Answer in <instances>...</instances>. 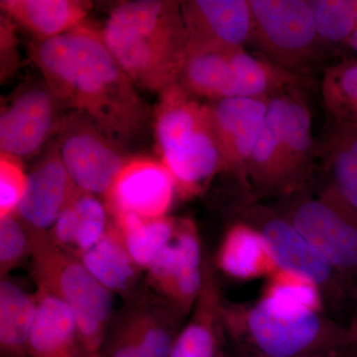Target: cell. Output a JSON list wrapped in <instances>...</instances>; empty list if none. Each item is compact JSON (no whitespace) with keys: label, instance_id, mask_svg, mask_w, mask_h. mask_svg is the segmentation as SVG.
<instances>
[{"label":"cell","instance_id":"1","mask_svg":"<svg viewBox=\"0 0 357 357\" xmlns=\"http://www.w3.org/2000/svg\"><path fill=\"white\" fill-rule=\"evenodd\" d=\"M29 57L63 107L88 117L121 147L139 139L151 123L149 107L100 28L84 22L55 38L34 41Z\"/></svg>","mask_w":357,"mask_h":357},{"label":"cell","instance_id":"2","mask_svg":"<svg viewBox=\"0 0 357 357\" xmlns=\"http://www.w3.org/2000/svg\"><path fill=\"white\" fill-rule=\"evenodd\" d=\"M100 31L138 89L160 95L178 83L188 51L181 1L121 2L110 11Z\"/></svg>","mask_w":357,"mask_h":357},{"label":"cell","instance_id":"3","mask_svg":"<svg viewBox=\"0 0 357 357\" xmlns=\"http://www.w3.org/2000/svg\"><path fill=\"white\" fill-rule=\"evenodd\" d=\"M222 316L236 351L267 357H352L349 326L326 312L279 314L258 300L225 302Z\"/></svg>","mask_w":357,"mask_h":357},{"label":"cell","instance_id":"4","mask_svg":"<svg viewBox=\"0 0 357 357\" xmlns=\"http://www.w3.org/2000/svg\"><path fill=\"white\" fill-rule=\"evenodd\" d=\"M153 123L161 161L181 196H196L225 171L210 103L173 84L160 93Z\"/></svg>","mask_w":357,"mask_h":357},{"label":"cell","instance_id":"5","mask_svg":"<svg viewBox=\"0 0 357 357\" xmlns=\"http://www.w3.org/2000/svg\"><path fill=\"white\" fill-rule=\"evenodd\" d=\"M31 252L38 285L55 294L72 310L86 357H102L114 307L112 293L89 273L81 260L44 234H32Z\"/></svg>","mask_w":357,"mask_h":357},{"label":"cell","instance_id":"6","mask_svg":"<svg viewBox=\"0 0 357 357\" xmlns=\"http://www.w3.org/2000/svg\"><path fill=\"white\" fill-rule=\"evenodd\" d=\"M274 208L356 289L357 215L335 192L325 187L312 196L305 189Z\"/></svg>","mask_w":357,"mask_h":357},{"label":"cell","instance_id":"7","mask_svg":"<svg viewBox=\"0 0 357 357\" xmlns=\"http://www.w3.org/2000/svg\"><path fill=\"white\" fill-rule=\"evenodd\" d=\"M250 43L282 69L302 76L318 62L326 44L314 26L309 0H249Z\"/></svg>","mask_w":357,"mask_h":357},{"label":"cell","instance_id":"8","mask_svg":"<svg viewBox=\"0 0 357 357\" xmlns=\"http://www.w3.org/2000/svg\"><path fill=\"white\" fill-rule=\"evenodd\" d=\"M238 215L237 220L255 227L265 239L277 269L311 279L321 291L326 309H342L351 284L312 248L287 218L274 206L251 199L238 208Z\"/></svg>","mask_w":357,"mask_h":357},{"label":"cell","instance_id":"9","mask_svg":"<svg viewBox=\"0 0 357 357\" xmlns=\"http://www.w3.org/2000/svg\"><path fill=\"white\" fill-rule=\"evenodd\" d=\"M59 156L81 191L105 196L130 156L110 140L91 119L70 110L55 141Z\"/></svg>","mask_w":357,"mask_h":357},{"label":"cell","instance_id":"10","mask_svg":"<svg viewBox=\"0 0 357 357\" xmlns=\"http://www.w3.org/2000/svg\"><path fill=\"white\" fill-rule=\"evenodd\" d=\"M62 107L43 77L21 86L1 109V153L20 160L38 154L54 133H58L65 116L61 114Z\"/></svg>","mask_w":357,"mask_h":357},{"label":"cell","instance_id":"11","mask_svg":"<svg viewBox=\"0 0 357 357\" xmlns=\"http://www.w3.org/2000/svg\"><path fill=\"white\" fill-rule=\"evenodd\" d=\"M204 262L196 225L188 218L176 220L172 238L156 255L148 272L155 287L182 317L189 314L201 293Z\"/></svg>","mask_w":357,"mask_h":357},{"label":"cell","instance_id":"12","mask_svg":"<svg viewBox=\"0 0 357 357\" xmlns=\"http://www.w3.org/2000/svg\"><path fill=\"white\" fill-rule=\"evenodd\" d=\"M175 192L172 175L161 160L131 157L105 194V208L114 218L126 213L166 217Z\"/></svg>","mask_w":357,"mask_h":357},{"label":"cell","instance_id":"13","mask_svg":"<svg viewBox=\"0 0 357 357\" xmlns=\"http://www.w3.org/2000/svg\"><path fill=\"white\" fill-rule=\"evenodd\" d=\"M270 98H234L210 102L225 171L231 173L245 191L249 161L264 126Z\"/></svg>","mask_w":357,"mask_h":357},{"label":"cell","instance_id":"14","mask_svg":"<svg viewBox=\"0 0 357 357\" xmlns=\"http://www.w3.org/2000/svg\"><path fill=\"white\" fill-rule=\"evenodd\" d=\"M297 89V88H296ZM294 89L272 96L268 103L264 126L248 164V192L250 199L291 196L286 162L287 129L291 93Z\"/></svg>","mask_w":357,"mask_h":357},{"label":"cell","instance_id":"15","mask_svg":"<svg viewBox=\"0 0 357 357\" xmlns=\"http://www.w3.org/2000/svg\"><path fill=\"white\" fill-rule=\"evenodd\" d=\"M81 191L75 185L55 142L29 173L15 215L34 234H43L53 227L61 213Z\"/></svg>","mask_w":357,"mask_h":357},{"label":"cell","instance_id":"16","mask_svg":"<svg viewBox=\"0 0 357 357\" xmlns=\"http://www.w3.org/2000/svg\"><path fill=\"white\" fill-rule=\"evenodd\" d=\"M187 30L188 48H244L252 36L249 0L181 1Z\"/></svg>","mask_w":357,"mask_h":357},{"label":"cell","instance_id":"17","mask_svg":"<svg viewBox=\"0 0 357 357\" xmlns=\"http://www.w3.org/2000/svg\"><path fill=\"white\" fill-rule=\"evenodd\" d=\"M223 300L215 270L204 262V282L189 323L178 332L170 357H225Z\"/></svg>","mask_w":357,"mask_h":357},{"label":"cell","instance_id":"18","mask_svg":"<svg viewBox=\"0 0 357 357\" xmlns=\"http://www.w3.org/2000/svg\"><path fill=\"white\" fill-rule=\"evenodd\" d=\"M28 344L29 357H86L76 319L67 304L41 286Z\"/></svg>","mask_w":357,"mask_h":357},{"label":"cell","instance_id":"19","mask_svg":"<svg viewBox=\"0 0 357 357\" xmlns=\"http://www.w3.org/2000/svg\"><path fill=\"white\" fill-rule=\"evenodd\" d=\"M2 13L35 41L55 38L86 22L91 2L84 0H1Z\"/></svg>","mask_w":357,"mask_h":357},{"label":"cell","instance_id":"20","mask_svg":"<svg viewBox=\"0 0 357 357\" xmlns=\"http://www.w3.org/2000/svg\"><path fill=\"white\" fill-rule=\"evenodd\" d=\"M217 265L227 276L237 280L269 277L277 270L273 256L261 234L239 220L223 236L218 251Z\"/></svg>","mask_w":357,"mask_h":357},{"label":"cell","instance_id":"21","mask_svg":"<svg viewBox=\"0 0 357 357\" xmlns=\"http://www.w3.org/2000/svg\"><path fill=\"white\" fill-rule=\"evenodd\" d=\"M319 146L330 181L326 185L357 215V123L331 119Z\"/></svg>","mask_w":357,"mask_h":357},{"label":"cell","instance_id":"22","mask_svg":"<svg viewBox=\"0 0 357 357\" xmlns=\"http://www.w3.org/2000/svg\"><path fill=\"white\" fill-rule=\"evenodd\" d=\"M107 208L95 195L79 191L61 213L53 229V243L79 258L105 236Z\"/></svg>","mask_w":357,"mask_h":357},{"label":"cell","instance_id":"23","mask_svg":"<svg viewBox=\"0 0 357 357\" xmlns=\"http://www.w3.org/2000/svg\"><path fill=\"white\" fill-rule=\"evenodd\" d=\"M300 88L291 93L287 129H286V162L291 196L307 189L314 170L319 146L312 137V114Z\"/></svg>","mask_w":357,"mask_h":357},{"label":"cell","instance_id":"24","mask_svg":"<svg viewBox=\"0 0 357 357\" xmlns=\"http://www.w3.org/2000/svg\"><path fill=\"white\" fill-rule=\"evenodd\" d=\"M79 260L112 293L126 292L135 283L138 266L128 255L116 225L109 227L100 241Z\"/></svg>","mask_w":357,"mask_h":357},{"label":"cell","instance_id":"25","mask_svg":"<svg viewBox=\"0 0 357 357\" xmlns=\"http://www.w3.org/2000/svg\"><path fill=\"white\" fill-rule=\"evenodd\" d=\"M36 299L14 284L0 283V351L2 357H29L28 344L36 317Z\"/></svg>","mask_w":357,"mask_h":357},{"label":"cell","instance_id":"26","mask_svg":"<svg viewBox=\"0 0 357 357\" xmlns=\"http://www.w3.org/2000/svg\"><path fill=\"white\" fill-rule=\"evenodd\" d=\"M259 301L270 311L287 316L326 310L323 294L311 279L283 269L267 277Z\"/></svg>","mask_w":357,"mask_h":357},{"label":"cell","instance_id":"27","mask_svg":"<svg viewBox=\"0 0 357 357\" xmlns=\"http://www.w3.org/2000/svg\"><path fill=\"white\" fill-rule=\"evenodd\" d=\"M178 333L173 321L144 314L131 321L102 357H170Z\"/></svg>","mask_w":357,"mask_h":357},{"label":"cell","instance_id":"28","mask_svg":"<svg viewBox=\"0 0 357 357\" xmlns=\"http://www.w3.org/2000/svg\"><path fill=\"white\" fill-rule=\"evenodd\" d=\"M122 241L138 268L150 266L152 261L172 238L175 218H144L126 213L114 218Z\"/></svg>","mask_w":357,"mask_h":357},{"label":"cell","instance_id":"29","mask_svg":"<svg viewBox=\"0 0 357 357\" xmlns=\"http://www.w3.org/2000/svg\"><path fill=\"white\" fill-rule=\"evenodd\" d=\"M321 95L331 119L357 123V60L326 68Z\"/></svg>","mask_w":357,"mask_h":357},{"label":"cell","instance_id":"30","mask_svg":"<svg viewBox=\"0 0 357 357\" xmlns=\"http://www.w3.org/2000/svg\"><path fill=\"white\" fill-rule=\"evenodd\" d=\"M314 26L324 43H347L357 30L351 0H309Z\"/></svg>","mask_w":357,"mask_h":357},{"label":"cell","instance_id":"31","mask_svg":"<svg viewBox=\"0 0 357 357\" xmlns=\"http://www.w3.org/2000/svg\"><path fill=\"white\" fill-rule=\"evenodd\" d=\"M29 251L32 234L17 215L0 218V267L3 275L13 269Z\"/></svg>","mask_w":357,"mask_h":357},{"label":"cell","instance_id":"32","mask_svg":"<svg viewBox=\"0 0 357 357\" xmlns=\"http://www.w3.org/2000/svg\"><path fill=\"white\" fill-rule=\"evenodd\" d=\"M27 184L21 160L0 155V218L14 215L17 211Z\"/></svg>","mask_w":357,"mask_h":357},{"label":"cell","instance_id":"33","mask_svg":"<svg viewBox=\"0 0 357 357\" xmlns=\"http://www.w3.org/2000/svg\"><path fill=\"white\" fill-rule=\"evenodd\" d=\"M0 51H1V81L11 76L20 66L14 23L1 14L0 18Z\"/></svg>","mask_w":357,"mask_h":357},{"label":"cell","instance_id":"34","mask_svg":"<svg viewBox=\"0 0 357 357\" xmlns=\"http://www.w3.org/2000/svg\"><path fill=\"white\" fill-rule=\"evenodd\" d=\"M349 333H351V338H354L357 335V286L356 294H354V311L352 314L351 324L349 326Z\"/></svg>","mask_w":357,"mask_h":357},{"label":"cell","instance_id":"35","mask_svg":"<svg viewBox=\"0 0 357 357\" xmlns=\"http://www.w3.org/2000/svg\"><path fill=\"white\" fill-rule=\"evenodd\" d=\"M225 357H267L261 356H256V354H248V352H243L239 351H234L232 354H227Z\"/></svg>","mask_w":357,"mask_h":357},{"label":"cell","instance_id":"36","mask_svg":"<svg viewBox=\"0 0 357 357\" xmlns=\"http://www.w3.org/2000/svg\"><path fill=\"white\" fill-rule=\"evenodd\" d=\"M351 47L352 50L356 52L357 54V30L354 33V35L349 38V41L347 42Z\"/></svg>","mask_w":357,"mask_h":357},{"label":"cell","instance_id":"37","mask_svg":"<svg viewBox=\"0 0 357 357\" xmlns=\"http://www.w3.org/2000/svg\"><path fill=\"white\" fill-rule=\"evenodd\" d=\"M351 356L357 357V335L351 338Z\"/></svg>","mask_w":357,"mask_h":357},{"label":"cell","instance_id":"38","mask_svg":"<svg viewBox=\"0 0 357 357\" xmlns=\"http://www.w3.org/2000/svg\"><path fill=\"white\" fill-rule=\"evenodd\" d=\"M352 10H354V17L357 23V0H351Z\"/></svg>","mask_w":357,"mask_h":357}]
</instances>
